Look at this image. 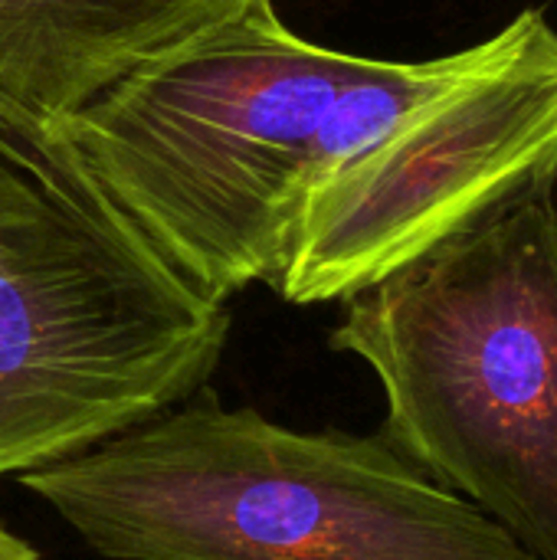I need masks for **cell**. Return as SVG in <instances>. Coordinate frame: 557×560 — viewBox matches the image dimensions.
<instances>
[{"mask_svg": "<svg viewBox=\"0 0 557 560\" xmlns=\"http://www.w3.org/2000/svg\"><path fill=\"white\" fill-rule=\"evenodd\" d=\"M555 210H557V187H555Z\"/></svg>", "mask_w": 557, "mask_h": 560, "instance_id": "obj_8", "label": "cell"}, {"mask_svg": "<svg viewBox=\"0 0 557 560\" xmlns=\"http://www.w3.org/2000/svg\"><path fill=\"white\" fill-rule=\"evenodd\" d=\"M0 560H46L30 541H23L20 535H13L3 522H0Z\"/></svg>", "mask_w": 557, "mask_h": 560, "instance_id": "obj_7", "label": "cell"}, {"mask_svg": "<svg viewBox=\"0 0 557 560\" xmlns=\"http://www.w3.org/2000/svg\"><path fill=\"white\" fill-rule=\"evenodd\" d=\"M384 436L433 482L557 560V210L529 200L345 299Z\"/></svg>", "mask_w": 557, "mask_h": 560, "instance_id": "obj_4", "label": "cell"}, {"mask_svg": "<svg viewBox=\"0 0 557 560\" xmlns=\"http://www.w3.org/2000/svg\"><path fill=\"white\" fill-rule=\"evenodd\" d=\"M555 187L557 30L525 7L463 79L315 184L272 289L292 305L345 302Z\"/></svg>", "mask_w": 557, "mask_h": 560, "instance_id": "obj_5", "label": "cell"}, {"mask_svg": "<svg viewBox=\"0 0 557 560\" xmlns=\"http://www.w3.org/2000/svg\"><path fill=\"white\" fill-rule=\"evenodd\" d=\"M253 0H0V95L53 121Z\"/></svg>", "mask_w": 557, "mask_h": 560, "instance_id": "obj_6", "label": "cell"}, {"mask_svg": "<svg viewBox=\"0 0 557 560\" xmlns=\"http://www.w3.org/2000/svg\"><path fill=\"white\" fill-rule=\"evenodd\" d=\"M20 482L108 560H535L387 436L292 430L217 397Z\"/></svg>", "mask_w": 557, "mask_h": 560, "instance_id": "obj_3", "label": "cell"}, {"mask_svg": "<svg viewBox=\"0 0 557 560\" xmlns=\"http://www.w3.org/2000/svg\"><path fill=\"white\" fill-rule=\"evenodd\" d=\"M486 39L401 62L312 43L253 0L59 118L141 233L197 289L286 272L315 184L450 89Z\"/></svg>", "mask_w": 557, "mask_h": 560, "instance_id": "obj_1", "label": "cell"}, {"mask_svg": "<svg viewBox=\"0 0 557 560\" xmlns=\"http://www.w3.org/2000/svg\"><path fill=\"white\" fill-rule=\"evenodd\" d=\"M227 335V302L161 256L59 121L0 95V476L190 400Z\"/></svg>", "mask_w": 557, "mask_h": 560, "instance_id": "obj_2", "label": "cell"}]
</instances>
